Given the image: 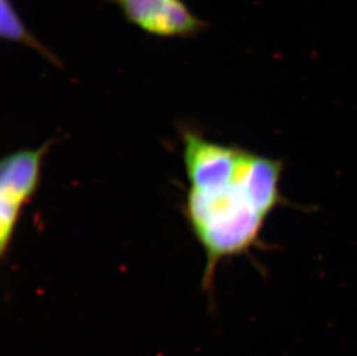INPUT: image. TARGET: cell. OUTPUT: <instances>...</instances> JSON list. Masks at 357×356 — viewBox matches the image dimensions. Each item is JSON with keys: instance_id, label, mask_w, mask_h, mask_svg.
Instances as JSON below:
<instances>
[{"instance_id": "obj_1", "label": "cell", "mask_w": 357, "mask_h": 356, "mask_svg": "<svg viewBox=\"0 0 357 356\" xmlns=\"http://www.w3.org/2000/svg\"><path fill=\"white\" fill-rule=\"evenodd\" d=\"M256 154L243 149L236 168L200 188H189L184 214L206 255L202 292L214 308L216 267L223 259L249 251L267 216L278 207L255 168Z\"/></svg>"}, {"instance_id": "obj_2", "label": "cell", "mask_w": 357, "mask_h": 356, "mask_svg": "<svg viewBox=\"0 0 357 356\" xmlns=\"http://www.w3.org/2000/svg\"><path fill=\"white\" fill-rule=\"evenodd\" d=\"M52 142L35 149H20L3 156L0 163V255L10 250L24 206L40 186L42 163Z\"/></svg>"}, {"instance_id": "obj_3", "label": "cell", "mask_w": 357, "mask_h": 356, "mask_svg": "<svg viewBox=\"0 0 357 356\" xmlns=\"http://www.w3.org/2000/svg\"><path fill=\"white\" fill-rule=\"evenodd\" d=\"M119 7L130 24L158 37H193L209 24L183 0H105Z\"/></svg>"}, {"instance_id": "obj_4", "label": "cell", "mask_w": 357, "mask_h": 356, "mask_svg": "<svg viewBox=\"0 0 357 356\" xmlns=\"http://www.w3.org/2000/svg\"><path fill=\"white\" fill-rule=\"evenodd\" d=\"M0 36L3 40L31 47L56 68L63 66L61 59L26 27L12 0H0Z\"/></svg>"}]
</instances>
